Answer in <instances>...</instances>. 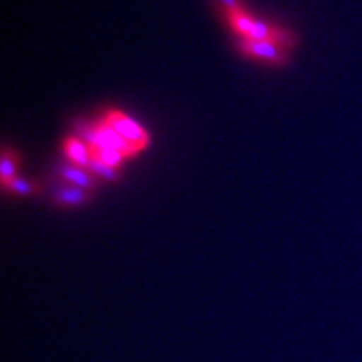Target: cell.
<instances>
[{
	"mask_svg": "<svg viewBox=\"0 0 362 362\" xmlns=\"http://www.w3.org/2000/svg\"><path fill=\"white\" fill-rule=\"evenodd\" d=\"M104 121H106L111 128H115L117 133L123 136L126 141H128L131 146L136 149V151L143 149L149 141L146 131H144L141 126L136 123V121L131 119V117L124 116L123 112L111 111L110 115H106V117H104Z\"/></svg>",
	"mask_w": 362,
	"mask_h": 362,
	"instance_id": "obj_1",
	"label": "cell"
},
{
	"mask_svg": "<svg viewBox=\"0 0 362 362\" xmlns=\"http://www.w3.org/2000/svg\"><path fill=\"white\" fill-rule=\"evenodd\" d=\"M243 52L250 54L253 57L265 59V61L275 62V64H282L285 62V54L280 51L279 45L272 42H264V40H253V39H245L242 42Z\"/></svg>",
	"mask_w": 362,
	"mask_h": 362,
	"instance_id": "obj_2",
	"label": "cell"
},
{
	"mask_svg": "<svg viewBox=\"0 0 362 362\" xmlns=\"http://www.w3.org/2000/svg\"><path fill=\"white\" fill-rule=\"evenodd\" d=\"M66 155L71 161H74L76 165L84 166V168H89V163H90L89 146H86L83 141H79V139H76V138L67 139Z\"/></svg>",
	"mask_w": 362,
	"mask_h": 362,
	"instance_id": "obj_3",
	"label": "cell"
},
{
	"mask_svg": "<svg viewBox=\"0 0 362 362\" xmlns=\"http://www.w3.org/2000/svg\"><path fill=\"white\" fill-rule=\"evenodd\" d=\"M226 13H228L230 24L233 25V29L247 39L248 35H250V30H252L253 22H255V21H253L252 17H248L247 13L242 11V8H235V11H226Z\"/></svg>",
	"mask_w": 362,
	"mask_h": 362,
	"instance_id": "obj_4",
	"label": "cell"
},
{
	"mask_svg": "<svg viewBox=\"0 0 362 362\" xmlns=\"http://www.w3.org/2000/svg\"><path fill=\"white\" fill-rule=\"evenodd\" d=\"M61 175H62V178H66L67 181H71V183H74L76 187L84 188V189L94 188L93 176L84 173V171H81L78 168H72V166H62Z\"/></svg>",
	"mask_w": 362,
	"mask_h": 362,
	"instance_id": "obj_5",
	"label": "cell"
},
{
	"mask_svg": "<svg viewBox=\"0 0 362 362\" xmlns=\"http://www.w3.org/2000/svg\"><path fill=\"white\" fill-rule=\"evenodd\" d=\"M56 198L57 202L64 203V205H81L88 200V193L84 188L79 187H64L59 189Z\"/></svg>",
	"mask_w": 362,
	"mask_h": 362,
	"instance_id": "obj_6",
	"label": "cell"
},
{
	"mask_svg": "<svg viewBox=\"0 0 362 362\" xmlns=\"http://www.w3.org/2000/svg\"><path fill=\"white\" fill-rule=\"evenodd\" d=\"M0 175H2V183L6 187H11V183L17 178L16 176V158L8 149H4L2 165H0Z\"/></svg>",
	"mask_w": 362,
	"mask_h": 362,
	"instance_id": "obj_7",
	"label": "cell"
},
{
	"mask_svg": "<svg viewBox=\"0 0 362 362\" xmlns=\"http://www.w3.org/2000/svg\"><path fill=\"white\" fill-rule=\"evenodd\" d=\"M89 170L93 171L94 175L103 176V178H107V180H116L117 178V173H116L115 168H111V166H107V165H103V163L93 160V158H90Z\"/></svg>",
	"mask_w": 362,
	"mask_h": 362,
	"instance_id": "obj_8",
	"label": "cell"
},
{
	"mask_svg": "<svg viewBox=\"0 0 362 362\" xmlns=\"http://www.w3.org/2000/svg\"><path fill=\"white\" fill-rule=\"evenodd\" d=\"M11 189H13V192L21 193V194H27L33 192V185L27 183L25 180H21V178H16L11 183V187H8Z\"/></svg>",
	"mask_w": 362,
	"mask_h": 362,
	"instance_id": "obj_9",
	"label": "cell"
},
{
	"mask_svg": "<svg viewBox=\"0 0 362 362\" xmlns=\"http://www.w3.org/2000/svg\"><path fill=\"white\" fill-rule=\"evenodd\" d=\"M221 4L226 7V11H235V8H240L237 0H221Z\"/></svg>",
	"mask_w": 362,
	"mask_h": 362,
	"instance_id": "obj_10",
	"label": "cell"
}]
</instances>
